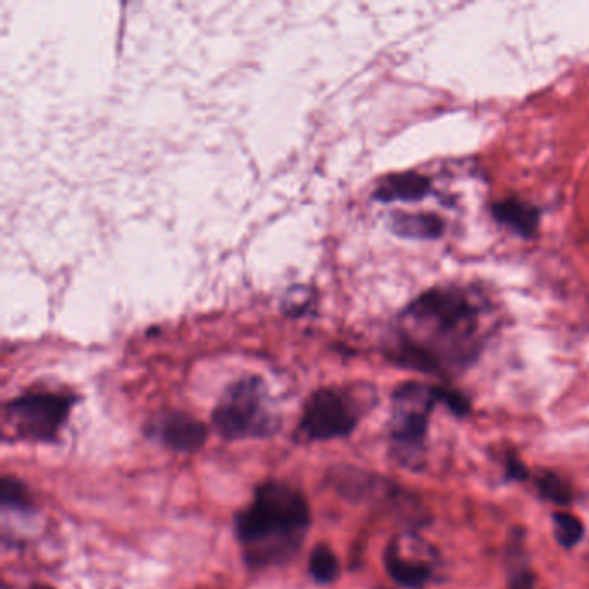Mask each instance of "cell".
<instances>
[{"mask_svg":"<svg viewBox=\"0 0 589 589\" xmlns=\"http://www.w3.org/2000/svg\"><path fill=\"white\" fill-rule=\"evenodd\" d=\"M485 304L464 287H434L401 311L388 356L400 367L449 376L485 347Z\"/></svg>","mask_w":589,"mask_h":589,"instance_id":"cell-1","label":"cell"},{"mask_svg":"<svg viewBox=\"0 0 589 589\" xmlns=\"http://www.w3.org/2000/svg\"><path fill=\"white\" fill-rule=\"evenodd\" d=\"M235 537L247 567L270 569L298 555L311 525V509L303 491L284 480H267L256 488L246 509L235 513Z\"/></svg>","mask_w":589,"mask_h":589,"instance_id":"cell-2","label":"cell"},{"mask_svg":"<svg viewBox=\"0 0 589 589\" xmlns=\"http://www.w3.org/2000/svg\"><path fill=\"white\" fill-rule=\"evenodd\" d=\"M446 404L455 415H467L470 403L462 392L431 384L410 380L401 384L391 398V455L408 470H420L425 464V440L436 404Z\"/></svg>","mask_w":589,"mask_h":589,"instance_id":"cell-3","label":"cell"},{"mask_svg":"<svg viewBox=\"0 0 589 589\" xmlns=\"http://www.w3.org/2000/svg\"><path fill=\"white\" fill-rule=\"evenodd\" d=\"M211 420L214 431L226 441L263 440L280 431V416L271 410L267 386L259 377L231 384Z\"/></svg>","mask_w":589,"mask_h":589,"instance_id":"cell-4","label":"cell"},{"mask_svg":"<svg viewBox=\"0 0 589 589\" xmlns=\"http://www.w3.org/2000/svg\"><path fill=\"white\" fill-rule=\"evenodd\" d=\"M78 398L71 392L29 391L4 407L5 427L13 441L54 444L62 436Z\"/></svg>","mask_w":589,"mask_h":589,"instance_id":"cell-5","label":"cell"},{"mask_svg":"<svg viewBox=\"0 0 589 589\" xmlns=\"http://www.w3.org/2000/svg\"><path fill=\"white\" fill-rule=\"evenodd\" d=\"M359 408L352 396L335 388L311 392L299 419L298 436L307 443L341 440L355 431Z\"/></svg>","mask_w":589,"mask_h":589,"instance_id":"cell-6","label":"cell"},{"mask_svg":"<svg viewBox=\"0 0 589 589\" xmlns=\"http://www.w3.org/2000/svg\"><path fill=\"white\" fill-rule=\"evenodd\" d=\"M147 436L178 453H196L207 444L208 427L198 416L166 410L147 424Z\"/></svg>","mask_w":589,"mask_h":589,"instance_id":"cell-7","label":"cell"},{"mask_svg":"<svg viewBox=\"0 0 589 589\" xmlns=\"http://www.w3.org/2000/svg\"><path fill=\"white\" fill-rule=\"evenodd\" d=\"M384 565L392 581L407 589H425L436 573L434 562L420 557L415 552L407 555L398 540L389 543L384 552Z\"/></svg>","mask_w":589,"mask_h":589,"instance_id":"cell-8","label":"cell"},{"mask_svg":"<svg viewBox=\"0 0 589 589\" xmlns=\"http://www.w3.org/2000/svg\"><path fill=\"white\" fill-rule=\"evenodd\" d=\"M431 178L416 171H403L384 177L374 198L380 202H416L431 195Z\"/></svg>","mask_w":589,"mask_h":589,"instance_id":"cell-9","label":"cell"},{"mask_svg":"<svg viewBox=\"0 0 589 589\" xmlns=\"http://www.w3.org/2000/svg\"><path fill=\"white\" fill-rule=\"evenodd\" d=\"M491 213L498 223L509 226L510 231L521 235L522 238H533L540 229V211L519 199L492 202Z\"/></svg>","mask_w":589,"mask_h":589,"instance_id":"cell-10","label":"cell"},{"mask_svg":"<svg viewBox=\"0 0 589 589\" xmlns=\"http://www.w3.org/2000/svg\"><path fill=\"white\" fill-rule=\"evenodd\" d=\"M392 234L410 241H434L444 234L446 223L434 213H407L398 211L389 219Z\"/></svg>","mask_w":589,"mask_h":589,"instance_id":"cell-11","label":"cell"},{"mask_svg":"<svg viewBox=\"0 0 589 589\" xmlns=\"http://www.w3.org/2000/svg\"><path fill=\"white\" fill-rule=\"evenodd\" d=\"M308 570L316 585H331L341 574L340 558L332 552L331 546L316 545L311 549Z\"/></svg>","mask_w":589,"mask_h":589,"instance_id":"cell-12","label":"cell"},{"mask_svg":"<svg viewBox=\"0 0 589 589\" xmlns=\"http://www.w3.org/2000/svg\"><path fill=\"white\" fill-rule=\"evenodd\" d=\"M0 503L4 509L16 512H30L35 504L29 486L16 476H4L0 479Z\"/></svg>","mask_w":589,"mask_h":589,"instance_id":"cell-13","label":"cell"},{"mask_svg":"<svg viewBox=\"0 0 589 589\" xmlns=\"http://www.w3.org/2000/svg\"><path fill=\"white\" fill-rule=\"evenodd\" d=\"M553 534L562 548L573 549L585 537V525L573 513H553Z\"/></svg>","mask_w":589,"mask_h":589,"instance_id":"cell-14","label":"cell"},{"mask_svg":"<svg viewBox=\"0 0 589 589\" xmlns=\"http://www.w3.org/2000/svg\"><path fill=\"white\" fill-rule=\"evenodd\" d=\"M534 486L537 492L545 500L557 504H569L573 501V491L569 486L565 485L560 477L549 473V470H541L540 474L533 476Z\"/></svg>","mask_w":589,"mask_h":589,"instance_id":"cell-15","label":"cell"},{"mask_svg":"<svg viewBox=\"0 0 589 589\" xmlns=\"http://www.w3.org/2000/svg\"><path fill=\"white\" fill-rule=\"evenodd\" d=\"M509 589H536V576L524 564H516L510 573Z\"/></svg>","mask_w":589,"mask_h":589,"instance_id":"cell-16","label":"cell"},{"mask_svg":"<svg viewBox=\"0 0 589 589\" xmlns=\"http://www.w3.org/2000/svg\"><path fill=\"white\" fill-rule=\"evenodd\" d=\"M507 477L516 480L529 479L527 467L515 455H509V458H507Z\"/></svg>","mask_w":589,"mask_h":589,"instance_id":"cell-17","label":"cell"},{"mask_svg":"<svg viewBox=\"0 0 589 589\" xmlns=\"http://www.w3.org/2000/svg\"><path fill=\"white\" fill-rule=\"evenodd\" d=\"M2 589H11V588H9L8 585H4V588ZM29 589H56V588H53V586H49V585H32L30 586Z\"/></svg>","mask_w":589,"mask_h":589,"instance_id":"cell-18","label":"cell"}]
</instances>
